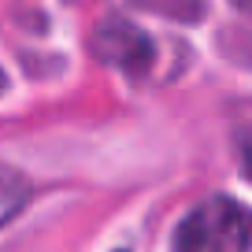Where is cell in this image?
<instances>
[{
  "label": "cell",
  "mask_w": 252,
  "mask_h": 252,
  "mask_svg": "<svg viewBox=\"0 0 252 252\" xmlns=\"http://www.w3.org/2000/svg\"><path fill=\"white\" fill-rule=\"evenodd\" d=\"M178 252H249V215L237 200L212 197L182 219L174 234Z\"/></svg>",
  "instance_id": "6da1fadb"
},
{
  "label": "cell",
  "mask_w": 252,
  "mask_h": 252,
  "mask_svg": "<svg viewBox=\"0 0 252 252\" xmlns=\"http://www.w3.org/2000/svg\"><path fill=\"white\" fill-rule=\"evenodd\" d=\"M26 197H30V186H26V178H23L19 171H11V167L0 163V226L23 212Z\"/></svg>",
  "instance_id": "7a4b0ae2"
}]
</instances>
